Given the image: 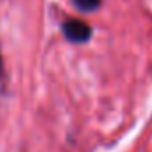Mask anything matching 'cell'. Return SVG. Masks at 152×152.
Returning <instances> with one entry per match:
<instances>
[{"instance_id": "6da1fadb", "label": "cell", "mask_w": 152, "mask_h": 152, "mask_svg": "<svg viewBox=\"0 0 152 152\" xmlns=\"http://www.w3.org/2000/svg\"><path fill=\"white\" fill-rule=\"evenodd\" d=\"M63 34L68 41L72 43H84L90 39L91 36V27L83 22V20H77V18H70L68 22H64L63 25Z\"/></svg>"}, {"instance_id": "7a4b0ae2", "label": "cell", "mask_w": 152, "mask_h": 152, "mask_svg": "<svg viewBox=\"0 0 152 152\" xmlns=\"http://www.w3.org/2000/svg\"><path fill=\"white\" fill-rule=\"evenodd\" d=\"M102 0H73V4L83 11H93L100 6Z\"/></svg>"}]
</instances>
